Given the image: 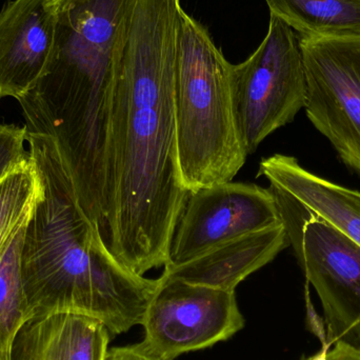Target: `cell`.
Masks as SVG:
<instances>
[{
	"instance_id": "20",
	"label": "cell",
	"mask_w": 360,
	"mask_h": 360,
	"mask_svg": "<svg viewBox=\"0 0 360 360\" xmlns=\"http://www.w3.org/2000/svg\"><path fill=\"white\" fill-rule=\"evenodd\" d=\"M328 360H360V347L338 342L328 354Z\"/></svg>"
},
{
	"instance_id": "16",
	"label": "cell",
	"mask_w": 360,
	"mask_h": 360,
	"mask_svg": "<svg viewBox=\"0 0 360 360\" xmlns=\"http://www.w3.org/2000/svg\"><path fill=\"white\" fill-rule=\"evenodd\" d=\"M41 193V179L31 158L0 181V253L27 224Z\"/></svg>"
},
{
	"instance_id": "9",
	"label": "cell",
	"mask_w": 360,
	"mask_h": 360,
	"mask_svg": "<svg viewBox=\"0 0 360 360\" xmlns=\"http://www.w3.org/2000/svg\"><path fill=\"white\" fill-rule=\"evenodd\" d=\"M291 241L306 281L321 300L328 342L360 347V245L311 214Z\"/></svg>"
},
{
	"instance_id": "4",
	"label": "cell",
	"mask_w": 360,
	"mask_h": 360,
	"mask_svg": "<svg viewBox=\"0 0 360 360\" xmlns=\"http://www.w3.org/2000/svg\"><path fill=\"white\" fill-rule=\"evenodd\" d=\"M175 120L184 188L232 181L248 154L233 99V65L207 27L180 10L175 67Z\"/></svg>"
},
{
	"instance_id": "8",
	"label": "cell",
	"mask_w": 360,
	"mask_h": 360,
	"mask_svg": "<svg viewBox=\"0 0 360 360\" xmlns=\"http://www.w3.org/2000/svg\"><path fill=\"white\" fill-rule=\"evenodd\" d=\"M283 224L271 188L226 181L190 194L165 266L195 259L224 243Z\"/></svg>"
},
{
	"instance_id": "18",
	"label": "cell",
	"mask_w": 360,
	"mask_h": 360,
	"mask_svg": "<svg viewBox=\"0 0 360 360\" xmlns=\"http://www.w3.org/2000/svg\"><path fill=\"white\" fill-rule=\"evenodd\" d=\"M304 300H306L307 326L311 333L319 338L321 345L327 344V329H326L325 319H321L311 300L310 283L306 281L304 283Z\"/></svg>"
},
{
	"instance_id": "6",
	"label": "cell",
	"mask_w": 360,
	"mask_h": 360,
	"mask_svg": "<svg viewBox=\"0 0 360 360\" xmlns=\"http://www.w3.org/2000/svg\"><path fill=\"white\" fill-rule=\"evenodd\" d=\"M298 39L306 73L307 115L360 176V34Z\"/></svg>"
},
{
	"instance_id": "11",
	"label": "cell",
	"mask_w": 360,
	"mask_h": 360,
	"mask_svg": "<svg viewBox=\"0 0 360 360\" xmlns=\"http://www.w3.org/2000/svg\"><path fill=\"white\" fill-rule=\"evenodd\" d=\"M290 239L285 224L224 243L176 266H165L162 274L193 285L235 291L237 285L272 262Z\"/></svg>"
},
{
	"instance_id": "22",
	"label": "cell",
	"mask_w": 360,
	"mask_h": 360,
	"mask_svg": "<svg viewBox=\"0 0 360 360\" xmlns=\"http://www.w3.org/2000/svg\"><path fill=\"white\" fill-rule=\"evenodd\" d=\"M0 360H10V357L4 356V355L0 354Z\"/></svg>"
},
{
	"instance_id": "21",
	"label": "cell",
	"mask_w": 360,
	"mask_h": 360,
	"mask_svg": "<svg viewBox=\"0 0 360 360\" xmlns=\"http://www.w3.org/2000/svg\"><path fill=\"white\" fill-rule=\"evenodd\" d=\"M331 348L332 346L329 342H327V344L325 345H321V350H319L316 354L304 360H328V354H329V351L331 350Z\"/></svg>"
},
{
	"instance_id": "5",
	"label": "cell",
	"mask_w": 360,
	"mask_h": 360,
	"mask_svg": "<svg viewBox=\"0 0 360 360\" xmlns=\"http://www.w3.org/2000/svg\"><path fill=\"white\" fill-rule=\"evenodd\" d=\"M237 127L248 156L281 127L293 122L307 101L297 34L270 15L266 37L253 54L233 65Z\"/></svg>"
},
{
	"instance_id": "3",
	"label": "cell",
	"mask_w": 360,
	"mask_h": 360,
	"mask_svg": "<svg viewBox=\"0 0 360 360\" xmlns=\"http://www.w3.org/2000/svg\"><path fill=\"white\" fill-rule=\"evenodd\" d=\"M27 143L42 186L21 250L29 321L82 315L101 321L113 338L141 325L160 279L133 272L110 252L54 139L27 132Z\"/></svg>"
},
{
	"instance_id": "2",
	"label": "cell",
	"mask_w": 360,
	"mask_h": 360,
	"mask_svg": "<svg viewBox=\"0 0 360 360\" xmlns=\"http://www.w3.org/2000/svg\"><path fill=\"white\" fill-rule=\"evenodd\" d=\"M135 2L49 0L55 30L48 65L18 101L27 132L57 143L92 219L108 210L112 103Z\"/></svg>"
},
{
	"instance_id": "15",
	"label": "cell",
	"mask_w": 360,
	"mask_h": 360,
	"mask_svg": "<svg viewBox=\"0 0 360 360\" xmlns=\"http://www.w3.org/2000/svg\"><path fill=\"white\" fill-rule=\"evenodd\" d=\"M27 224L15 233L0 253V354L6 357H10L19 330L29 321L21 276V250Z\"/></svg>"
},
{
	"instance_id": "10",
	"label": "cell",
	"mask_w": 360,
	"mask_h": 360,
	"mask_svg": "<svg viewBox=\"0 0 360 360\" xmlns=\"http://www.w3.org/2000/svg\"><path fill=\"white\" fill-rule=\"evenodd\" d=\"M49 0H11L0 11V99L22 98L44 75L54 39Z\"/></svg>"
},
{
	"instance_id": "19",
	"label": "cell",
	"mask_w": 360,
	"mask_h": 360,
	"mask_svg": "<svg viewBox=\"0 0 360 360\" xmlns=\"http://www.w3.org/2000/svg\"><path fill=\"white\" fill-rule=\"evenodd\" d=\"M105 360H158L146 352L139 345L118 347L108 351Z\"/></svg>"
},
{
	"instance_id": "1",
	"label": "cell",
	"mask_w": 360,
	"mask_h": 360,
	"mask_svg": "<svg viewBox=\"0 0 360 360\" xmlns=\"http://www.w3.org/2000/svg\"><path fill=\"white\" fill-rule=\"evenodd\" d=\"M180 0H136L118 63L109 131V198L101 238L143 275L168 262L191 193L175 120Z\"/></svg>"
},
{
	"instance_id": "13",
	"label": "cell",
	"mask_w": 360,
	"mask_h": 360,
	"mask_svg": "<svg viewBox=\"0 0 360 360\" xmlns=\"http://www.w3.org/2000/svg\"><path fill=\"white\" fill-rule=\"evenodd\" d=\"M110 338L107 328L90 317H37L19 330L10 360H105Z\"/></svg>"
},
{
	"instance_id": "14",
	"label": "cell",
	"mask_w": 360,
	"mask_h": 360,
	"mask_svg": "<svg viewBox=\"0 0 360 360\" xmlns=\"http://www.w3.org/2000/svg\"><path fill=\"white\" fill-rule=\"evenodd\" d=\"M298 37L359 35L360 0H264Z\"/></svg>"
},
{
	"instance_id": "7",
	"label": "cell",
	"mask_w": 360,
	"mask_h": 360,
	"mask_svg": "<svg viewBox=\"0 0 360 360\" xmlns=\"http://www.w3.org/2000/svg\"><path fill=\"white\" fill-rule=\"evenodd\" d=\"M146 311L139 346L158 360L210 348L240 331L245 319L235 291L193 285L162 274Z\"/></svg>"
},
{
	"instance_id": "17",
	"label": "cell",
	"mask_w": 360,
	"mask_h": 360,
	"mask_svg": "<svg viewBox=\"0 0 360 360\" xmlns=\"http://www.w3.org/2000/svg\"><path fill=\"white\" fill-rule=\"evenodd\" d=\"M27 128L0 124V181L30 160Z\"/></svg>"
},
{
	"instance_id": "12",
	"label": "cell",
	"mask_w": 360,
	"mask_h": 360,
	"mask_svg": "<svg viewBox=\"0 0 360 360\" xmlns=\"http://www.w3.org/2000/svg\"><path fill=\"white\" fill-rule=\"evenodd\" d=\"M295 201L311 215L327 220L360 245V192L313 174L292 156L275 154L260 162L257 177Z\"/></svg>"
}]
</instances>
